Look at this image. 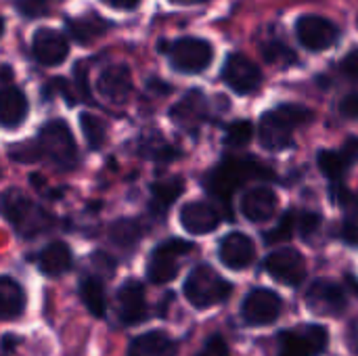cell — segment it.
Segmentation results:
<instances>
[{"instance_id": "5b68a950", "label": "cell", "mask_w": 358, "mask_h": 356, "mask_svg": "<svg viewBox=\"0 0 358 356\" xmlns=\"http://www.w3.org/2000/svg\"><path fill=\"white\" fill-rule=\"evenodd\" d=\"M38 145L42 153L57 164L63 170H69L76 166L78 159V147L76 138L69 130V126L63 120H50L42 126L38 134Z\"/></svg>"}, {"instance_id": "d4e9b609", "label": "cell", "mask_w": 358, "mask_h": 356, "mask_svg": "<svg viewBox=\"0 0 358 356\" xmlns=\"http://www.w3.org/2000/svg\"><path fill=\"white\" fill-rule=\"evenodd\" d=\"M317 164L319 168L323 170V174L331 180V183H342V178L346 176L348 172V166L352 164L346 153L340 149V151H334V149H323L319 151L317 155Z\"/></svg>"}, {"instance_id": "d590c367", "label": "cell", "mask_w": 358, "mask_h": 356, "mask_svg": "<svg viewBox=\"0 0 358 356\" xmlns=\"http://www.w3.org/2000/svg\"><path fill=\"white\" fill-rule=\"evenodd\" d=\"M264 57L273 63H292L294 61V52L289 48H285L283 44H268L264 48Z\"/></svg>"}, {"instance_id": "8fae6325", "label": "cell", "mask_w": 358, "mask_h": 356, "mask_svg": "<svg viewBox=\"0 0 358 356\" xmlns=\"http://www.w3.org/2000/svg\"><path fill=\"white\" fill-rule=\"evenodd\" d=\"M264 269L268 271L271 277L285 285H300L306 277V262L302 254L294 248H283L266 256Z\"/></svg>"}, {"instance_id": "b9f144b4", "label": "cell", "mask_w": 358, "mask_h": 356, "mask_svg": "<svg viewBox=\"0 0 358 356\" xmlns=\"http://www.w3.org/2000/svg\"><path fill=\"white\" fill-rule=\"evenodd\" d=\"M346 346L350 348V353L358 355V319H355L346 329Z\"/></svg>"}, {"instance_id": "8d00e7d4", "label": "cell", "mask_w": 358, "mask_h": 356, "mask_svg": "<svg viewBox=\"0 0 358 356\" xmlns=\"http://www.w3.org/2000/svg\"><path fill=\"white\" fill-rule=\"evenodd\" d=\"M342 239L352 245V248H358V214H352L344 220L342 225Z\"/></svg>"}, {"instance_id": "ee69618b", "label": "cell", "mask_w": 358, "mask_h": 356, "mask_svg": "<svg viewBox=\"0 0 358 356\" xmlns=\"http://www.w3.org/2000/svg\"><path fill=\"white\" fill-rule=\"evenodd\" d=\"M342 151L346 153V157L355 164L358 162V136H352V138H348L346 143H344V147H342Z\"/></svg>"}, {"instance_id": "9c48e42d", "label": "cell", "mask_w": 358, "mask_h": 356, "mask_svg": "<svg viewBox=\"0 0 358 356\" xmlns=\"http://www.w3.org/2000/svg\"><path fill=\"white\" fill-rule=\"evenodd\" d=\"M306 306L319 317H336L346 311V294L338 283L319 279L306 292Z\"/></svg>"}, {"instance_id": "4316f807", "label": "cell", "mask_w": 358, "mask_h": 356, "mask_svg": "<svg viewBox=\"0 0 358 356\" xmlns=\"http://www.w3.org/2000/svg\"><path fill=\"white\" fill-rule=\"evenodd\" d=\"M107 29V23L99 17H82V19H69L67 21V31L73 40H78L80 44H88L92 40H96L99 36H103V31Z\"/></svg>"}, {"instance_id": "52a82bcc", "label": "cell", "mask_w": 358, "mask_h": 356, "mask_svg": "<svg viewBox=\"0 0 358 356\" xmlns=\"http://www.w3.org/2000/svg\"><path fill=\"white\" fill-rule=\"evenodd\" d=\"M191 250H193V243L182 241V239H168L159 243L149 258L147 277L157 285L174 281L178 275V260Z\"/></svg>"}, {"instance_id": "f35d334b", "label": "cell", "mask_w": 358, "mask_h": 356, "mask_svg": "<svg viewBox=\"0 0 358 356\" xmlns=\"http://www.w3.org/2000/svg\"><path fill=\"white\" fill-rule=\"evenodd\" d=\"M340 113L348 120H358V92L346 94L340 103Z\"/></svg>"}, {"instance_id": "e575fe53", "label": "cell", "mask_w": 358, "mask_h": 356, "mask_svg": "<svg viewBox=\"0 0 358 356\" xmlns=\"http://www.w3.org/2000/svg\"><path fill=\"white\" fill-rule=\"evenodd\" d=\"M321 227V216L315 214V212H302L298 216V229H300V235L304 239H310Z\"/></svg>"}, {"instance_id": "1f68e13d", "label": "cell", "mask_w": 358, "mask_h": 356, "mask_svg": "<svg viewBox=\"0 0 358 356\" xmlns=\"http://www.w3.org/2000/svg\"><path fill=\"white\" fill-rule=\"evenodd\" d=\"M294 227H296V216H294L292 212H287V214L279 220V225H277L273 231H268V233L264 235V241H266V243H271V245L285 243V241H289V239H292V235H294Z\"/></svg>"}, {"instance_id": "ba28073f", "label": "cell", "mask_w": 358, "mask_h": 356, "mask_svg": "<svg viewBox=\"0 0 358 356\" xmlns=\"http://www.w3.org/2000/svg\"><path fill=\"white\" fill-rule=\"evenodd\" d=\"M296 36H298V40L302 42L304 48L319 52V50L331 48L338 42L340 31L325 17H319V15H302L298 19V23H296Z\"/></svg>"}, {"instance_id": "603a6c76", "label": "cell", "mask_w": 358, "mask_h": 356, "mask_svg": "<svg viewBox=\"0 0 358 356\" xmlns=\"http://www.w3.org/2000/svg\"><path fill=\"white\" fill-rule=\"evenodd\" d=\"M182 189H185L182 178H166V180L155 183L151 204H149L151 214L157 216V218H164L168 214V210L172 208V204L180 197Z\"/></svg>"}, {"instance_id": "f6af8a7d", "label": "cell", "mask_w": 358, "mask_h": 356, "mask_svg": "<svg viewBox=\"0 0 358 356\" xmlns=\"http://www.w3.org/2000/svg\"><path fill=\"white\" fill-rule=\"evenodd\" d=\"M107 6L111 8H120V10H132L141 4V0H103Z\"/></svg>"}, {"instance_id": "5bb4252c", "label": "cell", "mask_w": 358, "mask_h": 356, "mask_svg": "<svg viewBox=\"0 0 358 356\" xmlns=\"http://www.w3.org/2000/svg\"><path fill=\"white\" fill-rule=\"evenodd\" d=\"M218 256H220V262L227 269L243 271V269H248L254 262V258H256V245H254V241L245 233H229L220 241Z\"/></svg>"}, {"instance_id": "7c38bea8", "label": "cell", "mask_w": 358, "mask_h": 356, "mask_svg": "<svg viewBox=\"0 0 358 356\" xmlns=\"http://www.w3.org/2000/svg\"><path fill=\"white\" fill-rule=\"evenodd\" d=\"M241 315L250 325H271L281 315V298L271 290H252L243 300Z\"/></svg>"}, {"instance_id": "cb8c5ba5", "label": "cell", "mask_w": 358, "mask_h": 356, "mask_svg": "<svg viewBox=\"0 0 358 356\" xmlns=\"http://www.w3.org/2000/svg\"><path fill=\"white\" fill-rule=\"evenodd\" d=\"M25 311V292L23 287L13 281L10 277H2L0 279V313L2 319L10 321L21 317V313Z\"/></svg>"}, {"instance_id": "7bdbcfd3", "label": "cell", "mask_w": 358, "mask_h": 356, "mask_svg": "<svg viewBox=\"0 0 358 356\" xmlns=\"http://www.w3.org/2000/svg\"><path fill=\"white\" fill-rule=\"evenodd\" d=\"M76 78H78V90L86 101H92L90 97V88H88V80H86V69L82 71V65H76Z\"/></svg>"}, {"instance_id": "7a4b0ae2", "label": "cell", "mask_w": 358, "mask_h": 356, "mask_svg": "<svg viewBox=\"0 0 358 356\" xmlns=\"http://www.w3.org/2000/svg\"><path fill=\"white\" fill-rule=\"evenodd\" d=\"M2 212L6 216V220L10 222V227L25 239H31V237L48 231L52 225V218L46 214L44 208H40L27 195H23L21 191H15V189H8L2 195Z\"/></svg>"}, {"instance_id": "ac0fdd59", "label": "cell", "mask_w": 358, "mask_h": 356, "mask_svg": "<svg viewBox=\"0 0 358 356\" xmlns=\"http://www.w3.org/2000/svg\"><path fill=\"white\" fill-rule=\"evenodd\" d=\"M277 193L271 187H252L241 197V214L252 222H266L277 210Z\"/></svg>"}, {"instance_id": "bcb514c9", "label": "cell", "mask_w": 358, "mask_h": 356, "mask_svg": "<svg viewBox=\"0 0 358 356\" xmlns=\"http://www.w3.org/2000/svg\"><path fill=\"white\" fill-rule=\"evenodd\" d=\"M174 4H180V6H191V4H199V2H208V0H170Z\"/></svg>"}, {"instance_id": "4dcf8cb0", "label": "cell", "mask_w": 358, "mask_h": 356, "mask_svg": "<svg viewBox=\"0 0 358 356\" xmlns=\"http://www.w3.org/2000/svg\"><path fill=\"white\" fill-rule=\"evenodd\" d=\"M252 136H254V126L248 120H239V122H235V124L229 126L224 143L229 147L241 149V147H245L252 141Z\"/></svg>"}, {"instance_id": "277c9868", "label": "cell", "mask_w": 358, "mask_h": 356, "mask_svg": "<svg viewBox=\"0 0 358 356\" xmlns=\"http://www.w3.org/2000/svg\"><path fill=\"white\" fill-rule=\"evenodd\" d=\"M231 292H233V285L208 264L195 266L185 283V296L195 308L216 306L224 302L231 296Z\"/></svg>"}, {"instance_id": "60d3db41", "label": "cell", "mask_w": 358, "mask_h": 356, "mask_svg": "<svg viewBox=\"0 0 358 356\" xmlns=\"http://www.w3.org/2000/svg\"><path fill=\"white\" fill-rule=\"evenodd\" d=\"M342 71H344L348 78H352V80H357L358 82V50H352L350 55L344 57V61H342Z\"/></svg>"}, {"instance_id": "74e56055", "label": "cell", "mask_w": 358, "mask_h": 356, "mask_svg": "<svg viewBox=\"0 0 358 356\" xmlns=\"http://www.w3.org/2000/svg\"><path fill=\"white\" fill-rule=\"evenodd\" d=\"M15 6H17L19 13L25 15V17H38V15H42V13L46 10L44 0H19Z\"/></svg>"}, {"instance_id": "484cf974", "label": "cell", "mask_w": 358, "mask_h": 356, "mask_svg": "<svg viewBox=\"0 0 358 356\" xmlns=\"http://www.w3.org/2000/svg\"><path fill=\"white\" fill-rule=\"evenodd\" d=\"M80 296L84 306L92 317H105L107 302H105V287L96 277H86L80 285Z\"/></svg>"}, {"instance_id": "3957f363", "label": "cell", "mask_w": 358, "mask_h": 356, "mask_svg": "<svg viewBox=\"0 0 358 356\" xmlns=\"http://www.w3.org/2000/svg\"><path fill=\"white\" fill-rule=\"evenodd\" d=\"M266 176H271V172L266 168L258 166L256 162L229 159V162L216 166L208 174L206 187H208V191L214 197H220L229 206V199H231V195H233L235 189H239L250 178H266Z\"/></svg>"}, {"instance_id": "e0dca14e", "label": "cell", "mask_w": 358, "mask_h": 356, "mask_svg": "<svg viewBox=\"0 0 358 356\" xmlns=\"http://www.w3.org/2000/svg\"><path fill=\"white\" fill-rule=\"evenodd\" d=\"M180 225L191 235H208L220 225V214L206 201H189L180 208Z\"/></svg>"}, {"instance_id": "30bf717a", "label": "cell", "mask_w": 358, "mask_h": 356, "mask_svg": "<svg viewBox=\"0 0 358 356\" xmlns=\"http://www.w3.org/2000/svg\"><path fill=\"white\" fill-rule=\"evenodd\" d=\"M222 78L229 84V88L237 94H250L254 90H258L260 82H262V73L258 69V65L248 59L245 55H231L222 67Z\"/></svg>"}, {"instance_id": "7402d4cb", "label": "cell", "mask_w": 358, "mask_h": 356, "mask_svg": "<svg viewBox=\"0 0 358 356\" xmlns=\"http://www.w3.org/2000/svg\"><path fill=\"white\" fill-rule=\"evenodd\" d=\"M128 356H176V344L168 334L151 332L132 340Z\"/></svg>"}, {"instance_id": "6da1fadb", "label": "cell", "mask_w": 358, "mask_h": 356, "mask_svg": "<svg viewBox=\"0 0 358 356\" xmlns=\"http://www.w3.org/2000/svg\"><path fill=\"white\" fill-rule=\"evenodd\" d=\"M313 120V113L306 107L285 103L271 111H266L260 118L258 124V141L268 151H281L292 145V134L302 124H308Z\"/></svg>"}, {"instance_id": "ab89813d", "label": "cell", "mask_w": 358, "mask_h": 356, "mask_svg": "<svg viewBox=\"0 0 358 356\" xmlns=\"http://www.w3.org/2000/svg\"><path fill=\"white\" fill-rule=\"evenodd\" d=\"M199 356H229V350H227V344H224V340L222 338H212L208 344H206V348H203V353Z\"/></svg>"}, {"instance_id": "83f0119b", "label": "cell", "mask_w": 358, "mask_h": 356, "mask_svg": "<svg viewBox=\"0 0 358 356\" xmlns=\"http://www.w3.org/2000/svg\"><path fill=\"white\" fill-rule=\"evenodd\" d=\"M109 237L111 241L117 245V248H134L138 241H141V227L136 220H130V218H122L117 222L111 225L109 229Z\"/></svg>"}, {"instance_id": "d6986e66", "label": "cell", "mask_w": 358, "mask_h": 356, "mask_svg": "<svg viewBox=\"0 0 358 356\" xmlns=\"http://www.w3.org/2000/svg\"><path fill=\"white\" fill-rule=\"evenodd\" d=\"M99 92L113 101V103H122L128 99L130 90H132V76L130 69L126 65H109L101 71L99 82H96Z\"/></svg>"}, {"instance_id": "f1b7e54d", "label": "cell", "mask_w": 358, "mask_h": 356, "mask_svg": "<svg viewBox=\"0 0 358 356\" xmlns=\"http://www.w3.org/2000/svg\"><path fill=\"white\" fill-rule=\"evenodd\" d=\"M279 356H317L313 344L304 336V332L298 327L294 332H287L281 336V355Z\"/></svg>"}, {"instance_id": "2e32d148", "label": "cell", "mask_w": 358, "mask_h": 356, "mask_svg": "<svg viewBox=\"0 0 358 356\" xmlns=\"http://www.w3.org/2000/svg\"><path fill=\"white\" fill-rule=\"evenodd\" d=\"M117 313L122 323L126 325H138L147 317V302H145V290L138 281L128 279L117 290Z\"/></svg>"}, {"instance_id": "836d02e7", "label": "cell", "mask_w": 358, "mask_h": 356, "mask_svg": "<svg viewBox=\"0 0 358 356\" xmlns=\"http://www.w3.org/2000/svg\"><path fill=\"white\" fill-rule=\"evenodd\" d=\"M331 195H334V199L342 208H346V210H358V191H348V189H344L342 183H334Z\"/></svg>"}, {"instance_id": "8992f818", "label": "cell", "mask_w": 358, "mask_h": 356, "mask_svg": "<svg viewBox=\"0 0 358 356\" xmlns=\"http://www.w3.org/2000/svg\"><path fill=\"white\" fill-rule=\"evenodd\" d=\"M170 65L180 73H201L214 59V48L201 38H180L168 44Z\"/></svg>"}, {"instance_id": "9a60e30c", "label": "cell", "mask_w": 358, "mask_h": 356, "mask_svg": "<svg viewBox=\"0 0 358 356\" xmlns=\"http://www.w3.org/2000/svg\"><path fill=\"white\" fill-rule=\"evenodd\" d=\"M170 118L178 128L195 130L208 120V99L199 90H189L172 109Z\"/></svg>"}, {"instance_id": "44dd1931", "label": "cell", "mask_w": 358, "mask_h": 356, "mask_svg": "<svg viewBox=\"0 0 358 356\" xmlns=\"http://www.w3.org/2000/svg\"><path fill=\"white\" fill-rule=\"evenodd\" d=\"M71 262H73V254H71L69 245H65L63 241L48 243L38 256V266L48 277H59V275L67 273L71 269Z\"/></svg>"}, {"instance_id": "4fadbf2b", "label": "cell", "mask_w": 358, "mask_h": 356, "mask_svg": "<svg viewBox=\"0 0 358 356\" xmlns=\"http://www.w3.org/2000/svg\"><path fill=\"white\" fill-rule=\"evenodd\" d=\"M31 52H34L38 63H42L46 67H55V65H61L67 59L69 42L57 29L42 27L31 38Z\"/></svg>"}, {"instance_id": "ffe728a7", "label": "cell", "mask_w": 358, "mask_h": 356, "mask_svg": "<svg viewBox=\"0 0 358 356\" xmlns=\"http://www.w3.org/2000/svg\"><path fill=\"white\" fill-rule=\"evenodd\" d=\"M27 115V97L17 86H4L0 94V122L4 128H17Z\"/></svg>"}, {"instance_id": "7dc6e473", "label": "cell", "mask_w": 358, "mask_h": 356, "mask_svg": "<svg viewBox=\"0 0 358 356\" xmlns=\"http://www.w3.org/2000/svg\"><path fill=\"white\" fill-rule=\"evenodd\" d=\"M357 27H358V19H357Z\"/></svg>"}, {"instance_id": "f546056e", "label": "cell", "mask_w": 358, "mask_h": 356, "mask_svg": "<svg viewBox=\"0 0 358 356\" xmlns=\"http://www.w3.org/2000/svg\"><path fill=\"white\" fill-rule=\"evenodd\" d=\"M80 128H82V132H84V136H86V141H88V145L92 149H101L105 145L107 128H105V124L96 115L82 113L80 115Z\"/></svg>"}, {"instance_id": "d6a6232c", "label": "cell", "mask_w": 358, "mask_h": 356, "mask_svg": "<svg viewBox=\"0 0 358 356\" xmlns=\"http://www.w3.org/2000/svg\"><path fill=\"white\" fill-rule=\"evenodd\" d=\"M300 329L304 332V336L308 338V342L313 344V348H315V353H317V355L325 353V348H327V340H329V336H327L325 327H321V325H304V327H300Z\"/></svg>"}]
</instances>
